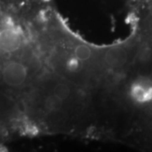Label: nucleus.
I'll list each match as a JSON object with an SVG mask.
<instances>
[{"instance_id": "20e7f679", "label": "nucleus", "mask_w": 152, "mask_h": 152, "mask_svg": "<svg viewBox=\"0 0 152 152\" xmlns=\"http://www.w3.org/2000/svg\"><path fill=\"white\" fill-rule=\"evenodd\" d=\"M75 54L77 59L80 61H86L91 56V50L86 45L80 44L78 45L75 49Z\"/></svg>"}, {"instance_id": "7ed1b4c3", "label": "nucleus", "mask_w": 152, "mask_h": 152, "mask_svg": "<svg viewBox=\"0 0 152 152\" xmlns=\"http://www.w3.org/2000/svg\"><path fill=\"white\" fill-rule=\"evenodd\" d=\"M70 93V89L65 84H58L57 85L53 91L54 97L59 102H63L69 97Z\"/></svg>"}, {"instance_id": "f03ea898", "label": "nucleus", "mask_w": 152, "mask_h": 152, "mask_svg": "<svg viewBox=\"0 0 152 152\" xmlns=\"http://www.w3.org/2000/svg\"><path fill=\"white\" fill-rule=\"evenodd\" d=\"M21 40L19 34L11 29L0 31V50L5 53H13L20 48Z\"/></svg>"}, {"instance_id": "f257e3e1", "label": "nucleus", "mask_w": 152, "mask_h": 152, "mask_svg": "<svg viewBox=\"0 0 152 152\" xmlns=\"http://www.w3.org/2000/svg\"><path fill=\"white\" fill-rule=\"evenodd\" d=\"M27 70L20 63H9L3 69V80L8 86H19L26 81Z\"/></svg>"}]
</instances>
